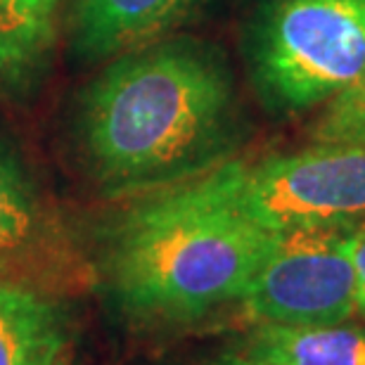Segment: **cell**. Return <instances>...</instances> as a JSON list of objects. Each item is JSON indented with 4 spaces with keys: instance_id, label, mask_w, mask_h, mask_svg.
Listing matches in <instances>:
<instances>
[{
    "instance_id": "6da1fadb",
    "label": "cell",
    "mask_w": 365,
    "mask_h": 365,
    "mask_svg": "<svg viewBox=\"0 0 365 365\" xmlns=\"http://www.w3.org/2000/svg\"><path fill=\"white\" fill-rule=\"evenodd\" d=\"M74 140L107 197H138L202 176L240 138L235 78L221 50L155 41L105 62L74 105Z\"/></svg>"
},
{
    "instance_id": "7a4b0ae2",
    "label": "cell",
    "mask_w": 365,
    "mask_h": 365,
    "mask_svg": "<svg viewBox=\"0 0 365 365\" xmlns=\"http://www.w3.org/2000/svg\"><path fill=\"white\" fill-rule=\"evenodd\" d=\"M275 232L242 214L228 166L133 197L114 218L102 273L119 309L145 325L195 323L242 299Z\"/></svg>"
},
{
    "instance_id": "3957f363",
    "label": "cell",
    "mask_w": 365,
    "mask_h": 365,
    "mask_svg": "<svg viewBox=\"0 0 365 365\" xmlns=\"http://www.w3.org/2000/svg\"><path fill=\"white\" fill-rule=\"evenodd\" d=\"M247 53L268 107L327 105L365 76V0H264Z\"/></svg>"
},
{
    "instance_id": "277c9868",
    "label": "cell",
    "mask_w": 365,
    "mask_h": 365,
    "mask_svg": "<svg viewBox=\"0 0 365 365\" xmlns=\"http://www.w3.org/2000/svg\"><path fill=\"white\" fill-rule=\"evenodd\" d=\"M225 166L237 207L271 232L365 218V143H316L254 164L228 159Z\"/></svg>"
},
{
    "instance_id": "5b68a950",
    "label": "cell",
    "mask_w": 365,
    "mask_h": 365,
    "mask_svg": "<svg viewBox=\"0 0 365 365\" xmlns=\"http://www.w3.org/2000/svg\"><path fill=\"white\" fill-rule=\"evenodd\" d=\"M354 225L275 232L271 252L240 299L247 316L257 325L289 327L337 325L359 316L349 257Z\"/></svg>"
},
{
    "instance_id": "8992f818",
    "label": "cell",
    "mask_w": 365,
    "mask_h": 365,
    "mask_svg": "<svg viewBox=\"0 0 365 365\" xmlns=\"http://www.w3.org/2000/svg\"><path fill=\"white\" fill-rule=\"evenodd\" d=\"M71 266V245L60 218L0 135V268L36 282V275L55 277Z\"/></svg>"
},
{
    "instance_id": "52a82bcc",
    "label": "cell",
    "mask_w": 365,
    "mask_h": 365,
    "mask_svg": "<svg viewBox=\"0 0 365 365\" xmlns=\"http://www.w3.org/2000/svg\"><path fill=\"white\" fill-rule=\"evenodd\" d=\"M207 0H76L69 50L81 64H105L162 41Z\"/></svg>"
},
{
    "instance_id": "ba28073f",
    "label": "cell",
    "mask_w": 365,
    "mask_h": 365,
    "mask_svg": "<svg viewBox=\"0 0 365 365\" xmlns=\"http://www.w3.org/2000/svg\"><path fill=\"white\" fill-rule=\"evenodd\" d=\"M69 318L34 280L0 268V365H64Z\"/></svg>"
},
{
    "instance_id": "9c48e42d",
    "label": "cell",
    "mask_w": 365,
    "mask_h": 365,
    "mask_svg": "<svg viewBox=\"0 0 365 365\" xmlns=\"http://www.w3.org/2000/svg\"><path fill=\"white\" fill-rule=\"evenodd\" d=\"M60 0H0V98L21 102L46 78Z\"/></svg>"
},
{
    "instance_id": "30bf717a",
    "label": "cell",
    "mask_w": 365,
    "mask_h": 365,
    "mask_svg": "<svg viewBox=\"0 0 365 365\" xmlns=\"http://www.w3.org/2000/svg\"><path fill=\"white\" fill-rule=\"evenodd\" d=\"M235 351L268 365H365V327L259 323Z\"/></svg>"
},
{
    "instance_id": "8fae6325",
    "label": "cell",
    "mask_w": 365,
    "mask_h": 365,
    "mask_svg": "<svg viewBox=\"0 0 365 365\" xmlns=\"http://www.w3.org/2000/svg\"><path fill=\"white\" fill-rule=\"evenodd\" d=\"M313 143H365V76L325 105L311 128Z\"/></svg>"
},
{
    "instance_id": "7c38bea8",
    "label": "cell",
    "mask_w": 365,
    "mask_h": 365,
    "mask_svg": "<svg viewBox=\"0 0 365 365\" xmlns=\"http://www.w3.org/2000/svg\"><path fill=\"white\" fill-rule=\"evenodd\" d=\"M349 257H351L356 273V302L359 316L365 318V218L359 221L349 232Z\"/></svg>"
},
{
    "instance_id": "4fadbf2b",
    "label": "cell",
    "mask_w": 365,
    "mask_h": 365,
    "mask_svg": "<svg viewBox=\"0 0 365 365\" xmlns=\"http://www.w3.org/2000/svg\"><path fill=\"white\" fill-rule=\"evenodd\" d=\"M209 365H268V363H261V361L247 359V356L237 354L235 349H230V351H223L221 356H216V359L211 361Z\"/></svg>"
}]
</instances>
